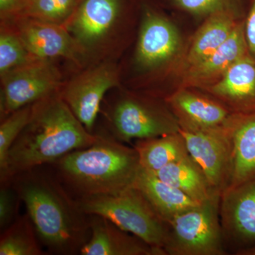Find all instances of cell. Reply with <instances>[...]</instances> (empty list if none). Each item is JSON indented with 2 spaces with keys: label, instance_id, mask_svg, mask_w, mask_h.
I'll return each mask as SVG.
<instances>
[{
  "label": "cell",
  "instance_id": "83f0119b",
  "mask_svg": "<svg viewBox=\"0 0 255 255\" xmlns=\"http://www.w3.org/2000/svg\"><path fill=\"white\" fill-rule=\"evenodd\" d=\"M178 6L192 14L208 15L231 8L228 0H174Z\"/></svg>",
  "mask_w": 255,
  "mask_h": 255
},
{
  "label": "cell",
  "instance_id": "cb8c5ba5",
  "mask_svg": "<svg viewBox=\"0 0 255 255\" xmlns=\"http://www.w3.org/2000/svg\"><path fill=\"white\" fill-rule=\"evenodd\" d=\"M82 1L31 0L22 12L17 16H26L65 26Z\"/></svg>",
  "mask_w": 255,
  "mask_h": 255
},
{
  "label": "cell",
  "instance_id": "7402d4cb",
  "mask_svg": "<svg viewBox=\"0 0 255 255\" xmlns=\"http://www.w3.org/2000/svg\"><path fill=\"white\" fill-rule=\"evenodd\" d=\"M141 168L156 172L189 155L185 140L180 132L150 138L139 139L134 143Z\"/></svg>",
  "mask_w": 255,
  "mask_h": 255
},
{
  "label": "cell",
  "instance_id": "e0dca14e",
  "mask_svg": "<svg viewBox=\"0 0 255 255\" xmlns=\"http://www.w3.org/2000/svg\"><path fill=\"white\" fill-rule=\"evenodd\" d=\"M225 127L231 145L229 188L255 178V113L233 114Z\"/></svg>",
  "mask_w": 255,
  "mask_h": 255
},
{
  "label": "cell",
  "instance_id": "9a60e30c",
  "mask_svg": "<svg viewBox=\"0 0 255 255\" xmlns=\"http://www.w3.org/2000/svg\"><path fill=\"white\" fill-rule=\"evenodd\" d=\"M206 90L233 114L255 113V60L236 62Z\"/></svg>",
  "mask_w": 255,
  "mask_h": 255
},
{
  "label": "cell",
  "instance_id": "5b68a950",
  "mask_svg": "<svg viewBox=\"0 0 255 255\" xmlns=\"http://www.w3.org/2000/svg\"><path fill=\"white\" fill-rule=\"evenodd\" d=\"M221 194L167 221L165 255H227L223 243L219 205Z\"/></svg>",
  "mask_w": 255,
  "mask_h": 255
},
{
  "label": "cell",
  "instance_id": "4dcf8cb0",
  "mask_svg": "<svg viewBox=\"0 0 255 255\" xmlns=\"http://www.w3.org/2000/svg\"><path fill=\"white\" fill-rule=\"evenodd\" d=\"M241 255H255V246L243 252Z\"/></svg>",
  "mask_w": 255,
  "mask_h": 255
},
{
  "label": "cell",
  "instance_id": "d6986e66",
  "mask_svg": "<svg viewBox=\"0 0 255 255\" xmlns=\"http://www.w3.org/2000/svg\"><path fill=\"white\" fill-rule=\"evenodd\" d=\"M238 22L236 11L231 8L210 14L193 38L186 59L188 68L205 60L222 46Z\"/></svg>",
  "mask_w": 255,
  "mask_h": 255
},
{
  "label": "cell",
  "instance_id": "4316f807",
  "mask_svg": "<svg viewBox=\"0 0 255 255\" xmlns=\"http://www.w3.org/2000/svg\"><path fill=\"white\" fill-rule=\"evenodd\" d=\"M21 200L11 182L1 183L0 189V229L4 231L16 221L19 215Z\"/></svg>",
  "mask_w": 255,
  "mask_h": 255
},
{
  "label": "cell",
  "instance_id": "8992f818",
  "mask_svg": "<svg viewBox=\"0 0 255 255\" xmlns=\"http://www.w3.org/2000/svg\"><path fill=\"white\" fill-rule=\"evenodd\" d=\"M111 136L122 142L179 132L177 119L168 109L135 96L120 97L107 113Z\"/></svg>",
  "mask_w": 255,
  "mask_h": 255
},
{
  "label": "cell",
  "instance_id": "8fae6325",
  "mask_svg": "<svg viewBox=\"0 0 255 255\" xmlns=\"http://www.w3.org/2000/svg\"><path fill=\"white\" fill-rule=\"evenodd\" d=\"M225 125L209 130H179L189 155L202 169L213 191L220 194L228 187L231 170V145Z\"/></svg>",
  "mask_w": 255,
  "mask_h": 255
},
{
  "label": "cell",
  "instance_id": "44dd1931",
  "mask_svg": "<svg viewBox=\"0 0 255 255\" xmlns=\"http://www.w3.org/2000/svg\"><path fill=\"white\" fill-rule=\"evenodd\" d=\"M153 173L199 204L220 194L213 191L202 169L189 154Z\"/></svg>",
  "mask_w": 255,
  "mask_h": 255
},
{
  "label": "cell",
  "instance_id": "6da1fadb",
  "mask_svg": "<svg viewBox=\"0 0 255 255\" xmlns=\"http://www.w3.org/2000/svg\"><path fill=\"white\" fill-rule=\"evenodd\" d=\"M9 182L48 253L80 254L91 236L89 215L82 211L49 164L15 174Z\"/></svg>",
  "mask_w": 255,
  "mask_h": 255
},
{
  "label": "cell",
  "instance_id": "30bf717a",
  "mask_svg": "<svg viewBox=\"0 0 255 255\" xmlns=\"http://www.w3.org/2000/svg\"><path fill=\"white\" fill-rule=\"evenodd\" d=\"M8 21H12L13 29L37 58H63L80 65L86 58V50L65 26L26 16H16Z\"/></svg>",
  "mask_w": 255,
  "mask_h": 255
},
{
  "label": "cell",
  "instance_id": "ffe728a7",
  "mask_svg": "<svg viewBox=\"0 0 255 255\" xmlns=\"http://www.w3.org/2000/svg\"><path fill=\"white\" fill-rule=\"evenodd\" d=\"M134 185L145 196L157 214L165 221L199 206L182 191L159 179L153 172L140 167Z\"/></svg>",
  "mask_w": 255,
  "mask_h": 255
},
{
  "label": "cell",
  "instance_id": "277c9868",
  "mask_svg": "<svg viewBox=\"0 0 255 255\" xmlns=\"http://www.w3.org/2000/svg\"><path fill=\"white\" fill-rule=\"evenodd\" d=\"M82 211L110 220L118 227L137 236L158 253L163 248L169 225L151 205L135 185L114 194L89 196L75 199Z\"/></svg>",
  "mask_w": 255,
  "mask_h": 255
},
{
  "label": "cell",
  "instance_id": "5bb4252c",
  "mask_svg": "<svg viewBox=\"0 0 255 255\" xmlns=\"http://www.w3.org/2000/svg\"><path fill=\"white\" fill-rule=\"evenodd\" d=\"M180 128L209 130L222 127L233 115L219 101L182 89L165 100Z\"/></svg>",
  "mask_w": 255,
  "mask_h": 255
},
{
  "label": "cell",
  "instance_id": "f1b7e54d",
  "mask_svg": "<svg viewBox=\"0 0 255 255\" xmlns=\"http://www.w3.org/2000/svg\"><path fill=\"white\" fill-rule=\"evenodd\" d=\"M250 1L249 9L245 21V34L250 55L255 60V0Z\"/></svg>",
  "mask_w": 255,
  "mask_h": 255
},
{
  "label": "cell",
  "instance_id": "7c38bea8",
  "mask_svg": "<svg viewBox=\"0 0 255 255\" xmlns=\"http://www.w3.org/2000/svg\"><path fill=\"white\" fill-rule=\"evenodd\" d=\"M120 8V0H82L65 28L88 53L113 30Z\"/></svg>",
  "mask_w": 255,
  "mask_h": 255
},
{
  "label": "cell",
  "instance_id": "4fadbf2b",
  "mask_svg": "<svg viewBox=\"0 0 255 255\" xmlns=\"http://www.w3.org/2000/svg\"><path fill=\"white\" fill-rule=\"evenodd\" d=\"M180 43V37L172 23L153 11H147L137 42V65L145 70L157 68L173 58Z\"/></svg>",
  "mask_w": 255,
  "mask_h": 255
},
{
  "label": "cell",
  "instance_id": "d4e9b609",
  "mask_svg": "<svg viewBox=\"0 0 255 255\" xmlns=\"http://www.w3.org/2000/svg\"><path fill=\"white\" fill-rule=\"evenodd\" d=\"M39 58L32 55L13 28L1 25L0 33V75Z\"/></svg>",
  "mask_w": 255,
  "mask_h": 255
},
{
  "label": "cell",
  "instance_id": "7a4b0ae2",
  "mask_svg": "<svg viewBox=\"0 0 255 255\" xmlns=\"http://www.w3.org/2000/svg\"><path fill=\"white\" fill-rule=\"evenodd\" d=\"M60 90L33 104L29 122L10 148L1 183L9 182L20 172L53 163L97 140V134L82 125Z\"/></svg>",
  "mask_w": 255,
  "mask_h": 255
},
{
  "label": "cell",
  "instance_id": "3957f363",
  "mask_svg": "<svg viewBox=\"0 0 255 255\" xmlns=\"http://www.w3.org/2000/svg\"><path fill=\"white\" fill-rule=\"evenodd\" d=\"M49 165L75 199L125 190L134 185L140 168L135 147L104 133L97 134L93 145Z\"/></svg>",
  "mask_w": 255,
  "mask_h": 255
},
{
  "label": "cell",
  "instance_id": "603a6c76",
  "mask_svg": "<svg viewBox=\"0 0 255 255\" xmlns=\"http://www.w3.org/2000/svg\"><path fill=\"white\" fill-rule=\"evenodd\" d=\"M36 230L27 213L1 233L0 255H43Z\"/></svg>",
  "mask_w": 255,
  "mask_h": 255
},
{
  "label": "cell",
  "instance_id": "f546056e",
  "mask_svg": "<svg viewBox=\"0 0 255 255\" xmlns=\"http://www.w3.org/2000/svg\"><path fill=\"white\" fill-rule=\"evenodd\" d=\"M31 0H0V14L3 21L21 14Z\"/></svg>",
  "mask_w": 255,
  "mask_h": 255
},
{
  "label": "cell",
  "instance_id": "ba28073f",
  "mask_svg": "<svg viewBox=\"0 0 255 255\" xmlns=\"http://www.w3.org/2000/svg\"><path fill=\"white\" fill-rule=\"evenodd\" d=\"M219 215L228 254L241 255L255 246V178L223 191Z\"/></svg>",
  "mask_w": 255,
  "mask_h": 255
},
{
  "label": "cell",
  "instance_id": "ac0fdd59",
  "mask_svg": "<svg viewBox=\"0 0 255 255\" xmlns=\"http://www.w3.org/2000/svg\"><path fill=\"white\" fill-rule=\"evenodd\" d=\"M248 56L251 55L245 34V21H239L222 46L205 60L189 68L185 84L193 86L208 85L209 82L221 78L233 64Z\"/></svg>",
  "mask_w": 255,
  "mask_h": 255
},
{
  "label": "cell",
  "instance_id": "52a82bcc",
  "mask_svg": "<svg viewBox=\"0 0 255 255\" xmlns=\"http://www.w3.org/2000/svg\"><path fill=\"white\" fill-rule=\"evenodd\" d=\"M1 121L26 106L59 91L61 75L51 60L37 59L1 75Z\"/></svg>",
  "mask_w": 255,
  "mask_h": 255
},
{
  "label": "cell",
  "instance_id": "2e32d148",
  "mask_svg": "<svg viewBox=\"0 0 255 255\" xmlns=\"http://www.w3.org/2000/svg\"><path fill=\"white\" fill-rule=\"evenodd\" d=\"M89 221L91 236L80 255H158L145 242L103 216L89 215Z\"/></svg>",
  "mask_w": 255,
  "mask_h": 255
},
{
  "label": "cell",
  "instance_id": "9c48e42d",
  "mask_svg": "<svg viewBox=\"0 0 255 255\" xmlns=\"http://www.w3.org/2000/svg\"><path fill=\"white\" fill-rule=\"evenodd\" d=\"M119 84L117 67L111 63L99 64L79 74L60 92L75 117L94 133L97 116L107 92Z\"/></svg>",
  "mask_w": 255,
  "mask_h": 255
},
{
  "label": "cell",
  "instance_id": "484cf974",
  "mask_svg": "<svg viewBox=\"0 0 255 255\" xmlns=\"http://www.w3.org/2000/svg\"><path fill=\"white\" fill-rule=\"evenodd\" d=\"M33 105L14 111L1 121L0 125V175L6 168L8 153L13 143L31 118Z\"/></svg>",
  "mask_w": 255,
  "mask_h": 255
}]
</instances>
